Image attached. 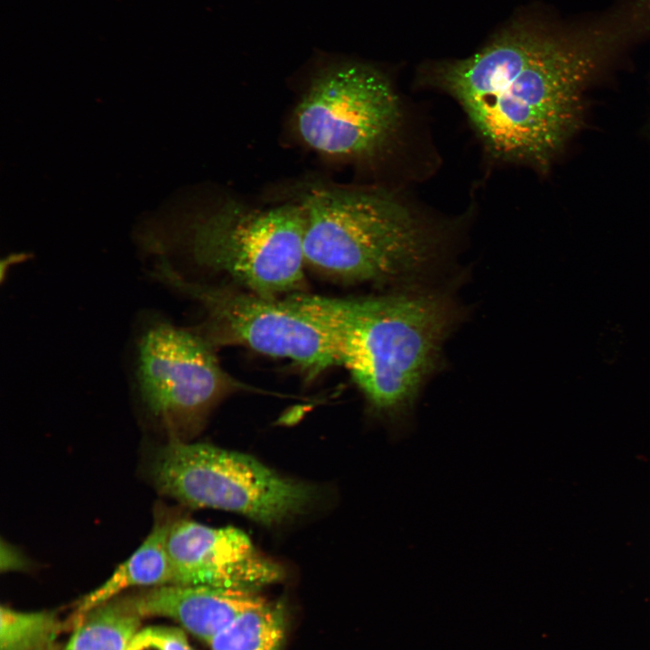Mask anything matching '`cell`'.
Wrapping results in <instances>:
<instances>
[{
    "instance_id": "6da1fadb",
    "label": "cell",
    "mask_w": 650,
    "mask_h": 650,
    "mask_svg": "<svg viewBox=\"0 0 650 650\" xmlns=\"http://www.w3.org/2000/svg\"><path fill=\"white\" fill-rule=\"evenodd\" d=\"M643 22L634 6L570 34L516 22L473 56L441 65L436 79L494 154L542 164L575 128L582 88L604 54Z\"/></svg>"
},
{
    "instance_id": "7a4b0ae2",
    "label": "cell",
    "mask_w": 650,
    "mask_h": 650,
    "mask_svg": "<svg viewBox=\"0 0 650 650\" xmlns=\"http://www.w3.org/2000/svg\"><path fill=\"white\" fill-rule=\"evenodd\" d=\"M287 296L322 324L339 365L348 370L372 412L403 436L455 320L448 299L426 292Z\"/></svg>"
},
{
    "instance_id": "3957f363",
    "label": "cell",
    "mask_w": 650,
    "mask_h": 650,
    "mask_svg": "<svg viewBox=\"0 0 650 650\" xmlns=\"http://www.w3.org/2000/svg\"><path fill=\"white\" fill-rule=\"evenodd\" d=\"M300 206L306 263L341 280H404L418 274L432 255L424 225L392 196L320 189Z\"/></svg>"
},
{
    "instance_id": "277c9868",
    "label": "cell",
    "mask_w": 650,
    "mask_h": 650,
    "mask_svg": "<svg viewBox=\"0 0 650 650\" xmlns=\"http://www.w3.org/2000/svg\"><path fill=\"white\" fill-rule=\"evenodd\" d=\"M157 490L193 508H214L274 526L309 513L316 486L283 477L255 458L172 437L149 468Z\"/></svg>"
},
{
    "instance_id": "5b68a950",
    "label": "cell",
    "mask_w": 650,
    "mask_h": 650,
    "mask_svg": "<svg viewBox=\"0 0 650 650\" xmlns=\"http://www.w3.org/2000/svg\"><path fill=\"white\" fill-rule=\"evenodd\" d=\"M128 356L137 401L172 437L199 429L220 400L245 388L223 370L213 347L196 330L156 312L137 319Z\"/></svg>"
},
{
    "instance_id": "8992f818",
    "label": "cell",
    "mask_w": 650,
    "mask_h": 650,
    "mask_svg": "<svg viewBox=\"0 0 650 650\" xmlns=\"http://www.w3.org/2000/svg\"><path fill=\"white\" fill-rule=\"evenodd\" d=\"M303 235L300 205L258 209L229 202L192 226L187 253L199 268L244 290L286 296L303 285Z\"/></svg>"
},
{
    "instance_id": "52a82bcc",
    "label": "cell",
    "mask_w": 650,
    "mask_h": 650,
    "mask_svg": "<svg viewBox=\"0 0 650 650\" xmlns=\"http://www.w3.org/2000/svg\"><path fill=\"white\" fill-rule=\"evenodd\" d=\"M148 273L200 306L205 319L196 330L212 347L240 345L286 358L311 378L339 365L325 328L288 296L267 297L194 281L161 262L153 264Z\"/></svg>"
},
{
    "instance_id": "ba28073f",
    "label": "cell",
    "mask_w": 650,
    "mask_h": 650,
    "mask_svg": "<svg viewBox=\"0 0 650 650\" xmlns=\"http://www.w3.org/2000/svg\"><path fill=\"white\" fill-rule=\"evenodd\" d=\"M395 92L375 68L352 60L324 64L295 114L301 139L329 155L363 157L377 152L396 129Z\"/></svg>"
},
{
    "instance_id": "9c48e42d",
    "label": "cell",
    "mask_w": 650,
    "mask_h": 650,
    "mask_svg": "<svg viewBox=\"0 0 650 650\" xmlns=\"http://www.w3.org/2000/svg\"><path fill=\"white\" fill-rule=\"evenodd\" d=\"M166 548L176 585L255 591L283 577L281 565L233 527H212L185 518L170 520Z\"/></svg>"
},
{
    "instance_id": "30bf717a",
    "label": "cell",
    "mask_w": 650,
    "mask_h": 650,
    "mask_svg": "<svg viewBox=\"0 0 650 650\" xmlns=\"http://www.w3.org/2000/svg\"><path fill=\"white\" fill-rule=\"evenodd\" d=\"M129 599L142 617L172 618L208 644L235 618L265 600L253 590L176 584L152 587Z\"/></svg>"
},
{
    "instance_id": "8fae6325",
    "label": "cell",
    "mask_w": 650,
    "mask_h": 650,
    "mask_svg": "<svg viewBox=\"0 0 650 650\" xmlns=\"http://www.w3.org/2000/svg\"><path fill=\"white\" fill-rule=\"evenodd\" d=\"M169 523L170 520H156L150 534L134 553L103 584L81 599L75 613V623L87 612L113 599L128 588L174 584L166 548Z\"/></svg>"
},
{
    "instance_id": "7c38bea8",
    "label": "cell",
    "mask_w": 650,
    "mask_h": 650,
    "mask_svg": "<svg viewBox=\"0 0 650 650\" xmlns=\"http://www.w3.org/2000/svg\"><path fill=\"white\" fill-rule=\"evenodd\" d=\"M141 618L129 598L111 599L75 623L64 650H127Z\"/></svg>"
},
{
    "instance_id": "4fadbf2b",
    "label": "cell",
    "mask_w": 650,
    "mask_h": 650,
    "mask_svg": "<svg viewBox=\"0 0 650 650\" xmlns=\"http://www.w3.org/2000/svg\"><path fill=\"white\" fill-rule=\"evenodd\" d=\"M286 613L280 603H262L244 611L209 642L211 650H282Z\"/></svg>"
},
{
    "instance_id": "5bb4252c",
    "label": "cell",
    "mask_w": 650,
    "mask_h": 650,
    "mask_svg": "<svg viewBox=\"0 0 650 650\" xmlns=\"http://www.w3.org/2000/svg\"><path fill=\"white\" fill-rule=\"evenodd\" d=\"M0 650H59L56 614L1 608Z\"/></svg>"
},
{
    "instance_id": "9a60e30c",
    "label": "cell",
    "mask_w": 650,
    "mask_h": 650,
    "mask_svg": "<svg viewBox=\"0 0 650 650\" xmlns=\"http://www.w3.org/2000/svg\"><path fill=\"white\" fill-rule=\"evenodd\" d=\"M127 650H195L183 630L154 626L139 630Z\"/></svg>"
}]
</instances>
